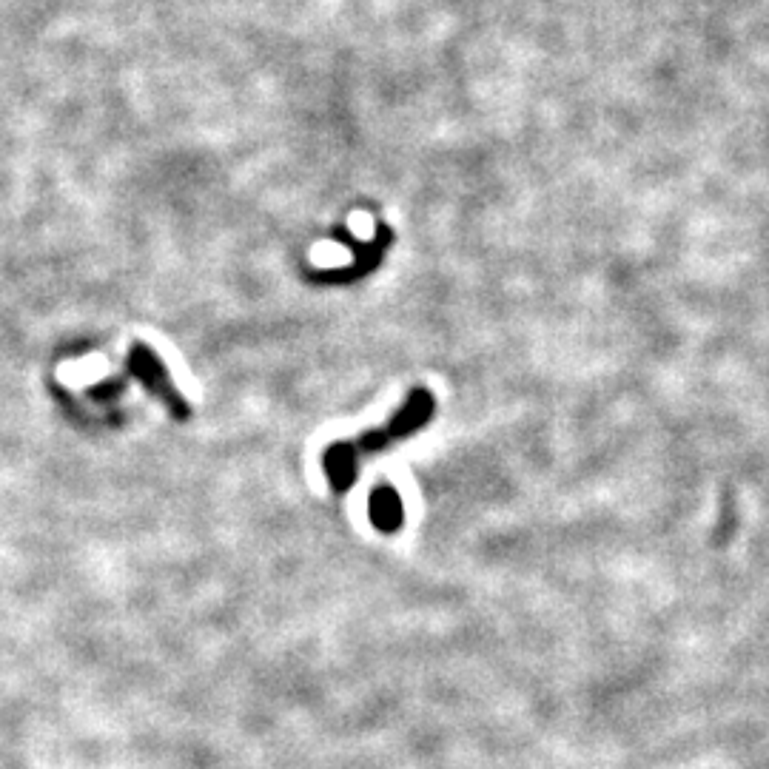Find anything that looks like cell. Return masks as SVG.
I'll use <instances>...</instances> for the list:
<instances>
[{
    "instance_id": "obj_1",
    "label": "cell",
    "mask_w": 769,
    "mask_h": 769,
    "mask_svg": "<svg viewBox=\"0 0 769 769\" xmlns=\"http://www.w3.org/2000/svg\"><path fill=\"white\" fill-rule=\"evenodd\" d=\"M433 408H436V402H433L431 391H425V388L411 391L408 402L399 408L396 416H391V422H388L385 428L362 433L359 439H351V442H348V448H351V453H354L357 459L385 451V448H391L394 442H402V439H408V436H413L416 431H422V428L431 422Z\"/></svg>"
},
{
    "instance_id": "obj_3",
    "label": "cell",
    "mask_w": 769,
    "mask_h": 769,
    "mask_svg": "<svg viewBox=\"0 0 769 769\" xmlns=\"http://www.w3.org/2000/svg\"><path fill=\"white\" fill-rule=\"evenodd\" d=\"M391 240H394V234H391V228L385 226H376V240H371V243L365 245H359L351 234H348V237L342 234V243L351 245V248L357 251V263L351 265V268H337V271H317V274H311V280L331 282V285H345V282L362 280V277H368L376 265H379V260H382V254L388 251Z\"/></svg>"
},
{
    "instance_id": "obj_4",
    "label": "cell",
    "mask_w": 769,
    "mask_h": 769,
    "mask_svg": "<svg viewBox=\"0 0 769 769\" xmlns=\"http://www.w3.org/2000/svg\"><path fill=\"white\" fill-rule=\"evenodd\" d=\"M322 465H325V473L331 479V488L334 493H345L351 490V485L357 482V465L359 459L351 453L348 442H334L325 456H322Z\"/></svg>"
},
{
    "instance_id": "obj_2",
    "label": "cell",
    "mask_w": 769,
    "mask_h": 769,
    "mask_svg": "<svg viewBox=\"0 0 769 769\" xmlns=\"http://www.w3.org/2000/svg\"><path fill=\"white\" fill-rule=\"evenodd\" d=\"M129 371L149 388L151 394L160 396L177 419H188V416H191L188 402L177 394V388L171 385V376L169 371H166V365L157 359V354L151 351L149 345H134L132 354H129Z\"/></svg>"
},
{
    "instance_id": "obj_5",
    "label": "cell",
    "mask_w": 769,
    "mask_h": 769,
    "mask_svg": "<svg viewBox=\"0 0 769 769\" xmlns=\"http://www.w3.org/2000/svg\"><path fill=\"white\" fill-rule=\"evenodd\" d=\"M368 516H371L376 530L396 533L402 527V499H399V493L388 485L376 488L368 499Z\"/></svg>"
}]
</instances>
